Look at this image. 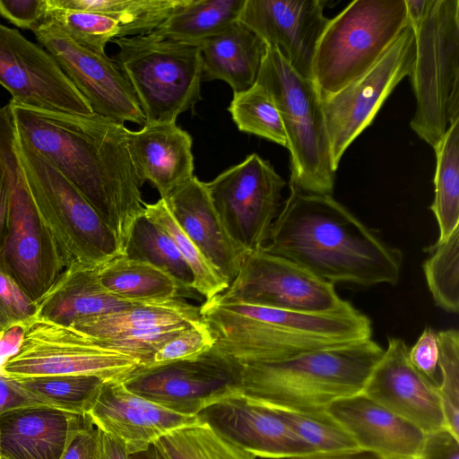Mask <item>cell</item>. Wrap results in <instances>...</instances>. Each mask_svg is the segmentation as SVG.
<instances>
[{"instance_id":"9f6ffc18","label":"cell","mask_w":459,"mask_h":459,"mask_svg":"<svg viewBox=\"0 0 459 459\" xmlns=\"http://www.w3.org/2000/svg\"><path fill=\"white\" fill-rule=\"evenodd\" d=\"M2 459H6V458L2 457Z\"/></svg>"},{"instance_id":"8992f818","label":"cell","mask_w":459,"mask_h":459,"mask_svg":"<svg viewBox=\"0 0 459 459\" xmlns=\"http://www.w3.org/2000/svg\"><path fill=\"white\" fill-rule=\"evenodd\" d=\"M256 83L270 94L280 113L290 153V187L330 195L335 174L319 91L268 47Z\"/></svg>"},{"instance_id":"c3c4849f","label":"cell","mask_w":459,"mask_h":459,"mask_svg":"<svg viewBox=\"0 0 459 459\" xmlns=\"http://www.w3.org/2000/svg\"><path fill=\"white\" fill-rule=\"evenodd\" d=\"M43 405L26 390L16 379L0 373V414L18 408Z\"/></svg>"},{"instance_id":"7a4b0ae2","label":"cell","mask_w":459,"mask_h":459,"mask_svg":"<svg viewBox=\"0 0 459 459\" xmlns=\"http://www.w3.org/2000/svg\"><path fill=\"white\" fill-rule=\"evenodd\" d=\"M264 251L326 281L395 285L403 255L330 195L290 188Z\"/></svg>"},{"instance_id":"7c38bea8","label":"cell","mask_w":459,"mask_h":459,"mask_svg":"<svg viewBox=\"0 0 459 459\" xmlns=\"http://www.w3.org/2000/svg\"><path fill=\"white\" fill-rule=\"evenodd\" d=\"M284 179L257 153L205 182L215 211L245 253L263 249L282 207Z\"/></svg>"},{"instance_id":"11a10c76","label":"cell","mask_w":459,"mask_h":459,"mask_svg":"<svg viewBox=\"0 0 459 459\" xmlns=\"http://www.w3.org/2000/svg\"><path fill=\"white\" fill-rule=\"evenodd\" d=\"M0 459H2L1 454H0Z\"/></svg>"},{"instance_id":"277c9868","label":"cell","mask_w":459,"mask_h":459,"mask_svg":"<svg viewBox=\"0 0 459 459\" xmlns=\"http://www.w3.org/2000/svg\"><path fill=\"white\" fill-rule=\"evenodd\" d=\"M384 353L372 339L273 362L237 363L241 394L264 404L319 412L362 393Z\"/></svg>"},{"instance_id":"5bb4252c","label":"cell","mask_w":459,"mask_h":459,"mask_svg":"<svg viewBox=\"0 0 459 459\" xmlns=\"http://www.w3.org/2000/svg\"><path fill=\"white\" fill-rule=\"evenodd\" d=\"M120 381L128 391L189 416L241 393L237 363L214 347L190 359L137 366Z\"/></svg>"},{"instance_id":"f546056e","label":"cell","mask_w":459,"mask_h":459,"mask_svg":"<svg viewBox=\"0 0 459 459\" xmlns=\"http://www.w3.org/2000/svg\"><path fill=\"white\" fill-rule=\"evenodd\" d=\"M246 0H186L153 32L179 42L200 45L238 21Z\"/></svg>"},{"instance_id":"bcb514c9","label":"cell","mask_w":459,"mask_h":459,"mask_svg":"<svg viewBox=\"0 0 459 459\" xmlns=\"http://www.w3.org/2000/svg\"><path fill=\"white\" fill-rule=\"evenodd\" d=\"M48 9V0H0V16L32 31L38 29Z\"/></svg>"},{"instance_id":"8fae6325","label":"cell","mask_w":459,"mask_h":459,"mask_svg":"<svg viewBox=\"0 0 459 459\" xmlns=\"http://www.w3.org/2000/svg\"><path fill=\"white\" fill-rule=\"evenodd\" d=\"M17 350L0 366V373L13 379L59 376H97L121 380L138 363L127 355L98 345L71 325L34 316L23 325Z\"/></svg>"},{"instance_id":"30bf717a","label":"cell","mask_w":459,"mask_h":459,"mask_svg":"<svg viewBox=\"0 0 459 459\" xmlns=\"http://www.w3.org/2000/svg\"><path fill=\"white\" fill-rule=\"evenodd\" d=\"M408 24L405 0H355L330 19L312 65L320 97L370 69Z\"/></svg>"},{"instance_id":"816d5d0a","label":"cell","mask_w":459,"mask_h":459,"mask_svg":"<svg viewBox=\"0 0 459 459\" xmlns=\"http://www.w3.org/2000/svg\"><path fill=\"white\" fill-rule=\"evenodd\" d=\"M293 459H379L372 454L364 452L362 450L351 452V453H342V454H312L309 455H305L301 457H297Z\"/></svg>"},{"instance_id":"db71d44e","label":"cell","mask_w":459,"mask_h":459,"mask_svg":"<svg viewBox=\"0 0 459 459\" xmlns=\"http://www.w3.org/2000/svg\"><path fill=\"white\" fill-rule=\"evenodd\" d=\"M4 333L0 331V338H1V336L3 335V333Z\"/></svg>"},{"instance_id":"9c48e42d","label":"cell","mask_w":459,"mask_h":459,"mask_svg":"<svg viewBox=\"0 0 459 459\" xmlns=\"http://www.w3.org/2000/svg\"><path fill=\"white\" fill-rule=\"evenodd\" d=\"M112 42L117 46L112 59L130 83L145 123L176 122L200 100V46L153 31Z\"/></svg>"},{"instance_id":"6da1fadb","label":"cell","mask_w":459,"mask_h":459,"mask_svg":"<svg viewBox=\"0 0 459 459\" xmlns=\"http://www.w3.org/2000/svg\"><path fill=\"white\" fill-rule=\"evenodd\" d=\"M9 103L18 138L83 195L124 249L145 204L128 152L129 129L94 113L78 115Z\"/></svg>"},{"instance_id":"1f68e13d","label":"cell","mask_w":459,"mask_h":459,"mask_svg":"<svg viewBox=\"0 0 459 459\" xmlns=\"http://www.w3.org/2000/svg\"><path fill=\"white\" fill-rule=\"evenodd\" d=\"M433 149L435 195L429 209L439 230L436 242L441 243L459 228V120L449 126Z\"/></svg>"},{"instance_id":"d6a6232c","label":"cell","mask_w":459,"mask_h":459,"mask_svg":"<svg viewBox=\"0 0 459 459\" xmlns=\"http://www.w3.org/2000/svg\"><path fill=\"white\" fill-rule=\"evenodd\" d=\"M127 258L148 263L169 274L188 294L194 290V274L170 237L144 213L132 225L123 249Z\"/></svg>"},{"instance_id":"4316f807","label":"cell","mask_w":459,"mask_h":459,"mask_svg":"<svg viewBox=\"0 0 459 459\" xmlns=\"http://www.w3.org/2000/svg\"><path fill=\"white\" fill-rule=\"evenodd\" d=\"M203 80L227 82L233 93L252 87L268 45L241 22L200 43Z\"/></svg>"},{"instance_id":"2e32d148","label":"cell","mask_w":459,"mask_h":459,"mask_svg":"<svg viewBox=\"0 0 459 459\" xmlns=\"http://www.w3.org/2000/svg\"><path fill=\"white\" fill-rule=\"evenodd\" d=\"M0 84L10 92L13 103L71 114H93L43 47L1 23Z\"/></svg>"},{"instance_id":"e575fe53","label":"cell","mask_w":459,"mask_h":459,"mask_svg":"<svg viewBox=\"0 0 459 459\" xmlns=\"http://www.w3.org/2000/svg\"><path fill=\"white\" fill-rule=\"evenodd\" d=\"M37 30L58 32L75 45L100 56H107L108 42L123 38L121 26L113 18L69 9L49 8Z\"/></svg>"},{"instance_id":"ffe728a7","label":"cell","mask_w":459,"mask_h":459,"mask_svg":"<svg viewBox=\"0 0 459 459\" xmlns=\"http://www.w3.org/2000/svg\"><path fill=\"white\" fill-rule=\"evenodd\" d=\"M408 350L403 339L389 338L362 393L424 433L446 428L438 384L412 366Z\"/></svg>"},{"instance_id":"b9f144b4","label":"cell","mask_w":459,"mask_h":459,"mask_svg":"<svg viewBox=\"0 0 459 459\" xmlns=\"http://www.w3.org/2000/svg\"><path fill=\"white\" fill-rule=\"evenodd\" d=\"M214 344L215 338L203 320L165 343L154 355L152 364L194 358L211 350Z\"/></svg>"},{"instance_id":"f35d334b","label":"cell","mask_w":459,"mask_h":459,"mask_svg":"<svg viewBox=\"0 0 459 459\" xmlns=\"http://www.w3.org/2000/svg\"><path fill=\"white\" fill-rule=\"evenodd\" d=\"M425 251L423 264L429 290L441 309L456 314L459 309V228L445 241L435 242Z\"/></svg>"},{"instance_id":"44dd1931","label":"cell","mask_w":459,"mask_h":459,"mask_svg":"<svg viewBox=\"0 0 459 459\" xmlns=\"http://www.w3.org/2000/svg\"><path fill=\"white\" fill-rule=\"evenodd\" d=\"M88 415L97 428L120 440L129 455L175 429L200 422L197 415L172 411L128 391L120 380L104 382Z\"/></svg>"},{"instance_id":"f1b7e54d","label":"cell","mask_w":459,"mask_h":459,"mask_svg":"<svg viewBox=\"0 0 459 459\" xmlns=\"http://www.w3.org/2000/svg\"><path fill=\"white\" fill-rule=\"evenodd\" d=\"M98 273L108 291L128 301L147 303L189 296L167 273L124 255L99 267Z\"/></svg>"},{"instance_id":"52a82bcc","label":"cell","mask_w":459,"mask_h":459,"mask_svg":"<svg viewBox=\"0 0 459 459\" xmlns=\"http://www.w3.org/2000/svg\"><path fill=\"white\" fill-rule=\"evenodd\" d=\"M16 149L35 206L65 269L99 268L123 255L115 233L56 168L18 136Z\"/></svg>"},{"instance_id":"836d02e7","label":"cell","mask_w":459,"mask_h":459,"mask_svg":"<svg viewBox=\"0 0 459 459\" xmlns=\"http://www.w3.org/2000/svg\"><path fill=\"white\" fill-rule=\"evenodd\" d=\"M41 404L84 415L92 408L105 379L89 375H59L16 379Z\"/></svg>"},{"instance_id":"f907efd6","label":"cell","mask_w":459,"mask_h":459,"mask_svg":"<svg viewBox=\"0 0 459 459\" xmlns=\"http://www.w3.org/2000/svg\"><path fill=\"white\" fill-rule=\"evenodd\" d=\"M9 214V197L6 183L0 169V247L4 242Z\"/></svg>"},{"instance_id":"681fc988","label":"cell","mask_w":459,"mask_h":459,"mask_svg":"<svg viewBox=\"0 0 459 459\" xmlns=\"http://www.w3.org/2000/svg\"><path fill=\"white\" fill-rule=\"evenodd\" d=\"M100 459H129V454L120 440L102 431Z\"/></svg>"},{"instance_id":"603a6c76","label":"cell","mask_w":459,"mask_h":459,"mask_svg":"<svg viewBox=\"0 0 459 459\" xmlns=\"http://www.w3.org/2000/svg\"><path fill=\"white\" fill-rule=\"evenodd\" d=\"M193 140L176 122L145 123L128 131L127 148L141 186L150 181L165 199L194 177Z\"/></svg>"},{"instance_id":"5b68a950","label":"cell","mask_w":459,"mask_h":459,"mask_svg":"<svg viewBox=\"0 0 459 459\" xmlns=\"http://www.w3.org/2000/svg\"><path fill=\"white\" fill-rule=\"evenodd\" d=\"M415 41L411 128L434 148L459 120V0H405Z\"/></svg>"},{"instance_id":"ba28073f","label":"cell","mask_w":459,"mask_h":459,"mask_svg":"<svg viewBox=\"0 0 459 459\" xmlns=\"http://www.w3.org/2000/svg\"><path fill=\"white\" fill-rule=\"evenodd\" d=\"M10 103L0 107V169L9 197L6 234L0 247V271L35 303L65 271L51 236L33 202L16 149Z\"/></svg>"},{"instance_id":"3957f363","label":"cell","mask_w":459,"mask_h":459,"mask_svg":"<svg viewBox=\"0 0 459 459\" xmlns=\"http://www.w3.org/2000/svg\"><path fill=\"white\" fill-rule=\"evenodd\" d=\"M199 308L214 349L238 363L279 361L372 336L369 317L357 308L316 314L212 299Z\"/></svg>"},{"instance_id":"9a60e30c","label":"cell","mask_w":459,"mask_h":459,"mask_svg":"<svg viewBox=\"0 0 459 459\" xmlns=\"http://www.w3.org/2000/svg\"><path fill=\"white\" fill-rule=\"evenodd\" d=\"M414 59V35L408 24L370 69L337 92L321 98L336 169L347 148L371 124L393 90L410 76Z\"/></svg>"},{"instance_id":"f6af8a7d","label":"cell","mask_w":459,"mask_h":459,"mask_svg":"<svg viewBox=\"0 0 459 459\" xmlns=\"http://www.w3.org/2000/svg\"><path fill=\"white\" fill-rule=\"evenodd\" d=\"M437 334L432 327L427 326L416 342L408 350V358L412 366L434 383L438 384Z\"/></svg>"},{"instance_id":"f5cc1de1","label":"cell","mask_w":459,"mask_h":459,"mask_svg":"<svg viewBox=\"0 0 459 459\" xmlns=\"http://www.w3.org/2000/svg\"><path fill=\"white\" fill-rule=\"evenodd\" d=\"M129 459H165V457L153 443L142 451L129 455Z\"/></svg>"},{"instance_id":"7402d4cb","label":"cell","mask_w":459,"mask_h":459,"mask_svg":"<svg viewBox=\"0 0 459 459\" xmlns=\"http://www.w3.org/2000/svg\"><path fill=\"white\" fill-rule=\"evenodd\" d=\"M326 411L360 450L379 459H417L420 455L425 433L363 393L333 402Z\"/></svg>"},{"instance_id":"8d00e7d4","label":"cell","mask_w":459,"mask_h":459,"mask_svg":"<svg viewBox=\"0 0 459 459\" xmlns=\"http://www.w3.org/2000/svg\"><path fill=\"white\" fill-rule=\"evenodd\" d=\"M154 444L165 459H255L203 422L175 429Z\"/></svg>"},{"instance_id":"e0dca14e","label":"cell","mask_w":459,"mask_h":459,"mask_svg":"<svg viewBox=\"0 0 459 459\" xmlns=\"http://www.w3.org/2000/svg\"><path fill=\"white\" fill-rule=\"evenodd\" d=\"M33 33L94 114L121 123L145 124L130 83L112 58L90 52L56 31L37 30Z\"/></svg>"},{"instance_id":"74e56055","label":"cell","mask_w":459,"mask_h":459,"mask_svg":"<svg viewBox=\"0 0 459 459\" xmlns=\"http://www.w3.org/2000/svg\"><path fill=\"white\" fill-rule=\"evenodd\" d=\"M228 111L239 131L287 148V137L280 113L262 85L255 82L246 91L233 93Z\"/></svg>"},{"instance_id":"d6986e66","label":"cell","mask_w":459,"mask_h":459,"mask_svg":"<svg viewBox=\"0 0 459 459\" xmlns=\"http://www.w3.org/2000/svg\"><path fill=\"white\" fill-rule=\"evenodd\" d=\"M197 416L200 422L255 457L293 459L316 454L274 407L241 393L223 398Z\"/></svg>"},{"instance_id":"4fadbf2b","label":"cell","mask_w":459,"mask_h":459,"mask_svg":"<svg viewBox=\"0 0 459 459\" xmlns=\"http://www.w3.org/2000/svg\"><path fill=\"white\" fill-rule=\"evenodd\" d=\"M211 299L316 314L355 308L339 296L333 283L263 249L247 253L229 287Z\"/></svg>"},{"instance_id":"d590c367","label":"cell","mask_w":459,"mask_h":459,"mask_svg":"<svg viewBox=\"0 0 459 459\" xmlns=\"http://www.w3.org/2000/svg\"><path fill=\"white\" fill-rule=\"evenodd\" d=\"M144 215L162 229L172 239L194 274V290L205 300L223 292L230 285L204 257L172 216L164 199L144 204Z\"/></svg>"},{"instance_id":"ab89813d","label":"cell","mask_w":459,"mask_h":459,"mask_svg":"<svg viewBox=\"0 0 459 459\" xmlns=\"http://www.w3.org/2000/svg\"><path fill=\"white\" fill-rule=\"evenodd\" d=\"M274 408L301 440L316 453L342 454L360 450L349 433L326 411L298 412Z\"/></svg>"},{"instance_id":"83f0119b","label":"cell","mask_w":459,"mask_h":459,"mask_svg":"<svg viewBox=\"0 0 459 459\" xmlns=\"http://www.w3.org/2000/svg\"><path fill=\"white\" fill-rule=\"evenodd\" d=\"M203 321L199 307L182 299L142 303L126 309L87 317L71 326L94 338L115 333L191 325Z\"/></svg>"},{"instance_id":"ac0fdd59","label":"cell","mask_w":459,"mask_h":459,"mask_svg":"<svg viewBox=\"0 0 459 459\" xmlns=\"http://www.w3.org/2000/svg\"><path fill=\"white\" fill-rule=\"evenodd\" d=\"M322 0H246L238 21L312 80L318 41L329 20Z\"/></svg>"},{"instance_id":"484cf974","label":"cell","mask_w":459,"mask_h":459,"mask_svg":"<svg viewBox=\"0 0 459 459\" xmlns=\"http://www.w3.org/2000/svg\"><path fill=\"white\" fill-rule=\"evenodd\" d=\"M148 303V302H147ZM142 304L122 299L100 282L98 268L71 266L36 302V316L70 325L74 322Z\"/></svg>"},{"instance_id":"60d3db41","label":"cell","mask_w":459,"mask_h":459,"mask_svg":"<svg viewBox=\"0 0 459 459\" xmlns=\"http://www.w3.org/2000/svg\"><path fill=\"white\" fill-rule=\"evenodd\" d=\"M438 342V391L446 429L459 437V333L446 329L437 333Z\"/></svg>"},{"instance_id":"7bdbcfd3","label":"cell","mask_w":459,"mask_h":459,"mask_svg":"<svg viewBox=\"0 0 459 459\" xmlns=\"http://www.w3.org/2000/svg\"><path fill=\"white\" fill-rule=\"evenodd\" d=\"M36 303L8 275L0 271V331L23 325L36 314Z\"/></svg>"},{"instance_id":"d4e9b609","label":"cell","mask_w":459,"mask_h":459,"mask_svg":"<svg viewBox=\"0 0 459 459\" xmlns=\"http://www.w3.org/2000/svg\"><path fill=\"white\" fill-rule=\"evenodd\" d=\"M75 415L47 405L0 414V454L6 459H60Z\"/></svg>"},{"instance_id":"7dc6e473","label":"cell","mask_w":459,"mask_h":459,"mask_svg":"<svg viewBox=\"0 0 459 459\" xmlns=\"http://www.w3.org/2000/svg\"><path fill=\"white\" fill-rule=\"evenodd\" d=\"M417 459H459V437L446 428L425 433Z\"/></svg>"},{"instance_id":"4dcf8cb0","label":"cell","mask_w":459,"mask_h":459,"mask_svg":"<svg viewBox=\"0 0 459 459\" xmlns=\"http://www.w3.org/2000/svg\"><path fill=\"white\" fill-rule=\"evenodd\" d=\"M186 0H48L49 8L101 13L116 20L123 38L155 30Z\"/></svg>"},{"instance_id":"ee69618b","label":"cell","mask_w":459,"mask_h":459,"mask_svg":"<svg viewBox=\"0 0 459 459\" xmlns=\"http://www.w3.org/2000/svg\"><path fill=\"white\" fill-rule=\"evenodd\" d=\"M102 430L88 414L75 415L60 459H100Z\"/></svg>"},{"instance_id":"cb8c5ba5","label":"cell","mask_w":459,"mask_h":459,"mask_svg":"<svg viewBox=\"0 0 459 459\" xmlns=\"http://www.w3.org/2000/svg\"><path fill=\"white\" fill-rule=\"evenodd\" d=\"M164 200L179 227L230 283L247 253L228 235L210 198L205 182L194 176Z\"/></svg>"}]
</instances>
